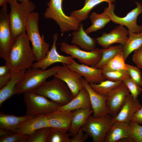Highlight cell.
Instances as JSON below:
<instances>
[{
	"label": "cell",
	"instance_id": "cell-1",
	"mask_svg": "<svg viewBox=\"0 0 142 142\" xmlns=\"http://www.w3.org/2000/svg\"><path fill=\"white\" fill-rule=\"evenodd\" d=\"M25 32L16 38L5 64L12 71L25 72L36 60Z\"/></svg>",
	"mask_w": 142,
	"mask_h": 142
},
{
	"label": "cell",
	"instance_id": "cell-2",
	"mask_svg": "<svg viewBox=\"0 0 142 142\" xmlns=\"http://www.w3.org/2000/svg\"><path fill=\"white\" fill-rule=\"evenodd\" d=\"M11 11L9 14V23L11 32L15 39L25 32L28 21L31 13L36 8L31 1H24L18 3L16 0H9Z\"/></svg>",
	"mask_w": 142,
	"mask_h": 142
},
{
	"label": "cell",
	"instance_id": "cell-3",
	"mask_svg": "<svg viewBox=\"0 0 142 142\" xmlns=\"http://www.w3.org/2000/svg\"><path fill=\"white\" fill-rule=\"evenodd\" d=\"M61 67L57 65L44 71L32 67L27 69L23 79L16 86L15 94L33 91L44 83L47 78L54 76Z\"/></svg>",
	"mask_w": 142,
	"mask_h": 142
},
{
	"label": "cell",
	"instance_id": "cell-4",
	"mask_svg": "<svg viewBox=\"0 0 142 142\" xmlns=\"http://www.w3.org/2000/svg\"><path fill=\"white\" fill-rule=\"evenodd\" d=\"M33 92L49 98L61 106L67 104L74 98L66 83L55 77L49 81H45Z\"/></svg>",
	"mask_w": 142,
	"mask_h": 142
},
{
	"label": "cell",
	"instance_id": "cell-5",
	"mask_svg": "<svg viewBox=\"0 0 142 142\" xmlns=\"http://www.w3.org/2000/svg\"><path fill=\"white\" fill-rule=\"evenodd\" d=\"M63 1V0H50L44 13V18L55 20L62 34L70 31H78L80 22L74 17L65 15L62 8Z\"/></svg>",
	"mask_w": 142,
	"mask_h": 142
},
{
	"label": "cell",
	"instance_id": "cell-6",
	"mask_svg": "<svg viewBox=\"0 0 142 142\" xmlns=\"http://www.w3.org/2000/svg\"><path fill=\"white\" fill-rule=\"evenodd\" d=\"M38 14L33 12L30 14L26 27L27 34L32 45L33 52L37 62L43 59L49 51V45L43 36H40L38 29Z\"/></svg>",
	"mask_w": 142,
	"mask_h": 142
},
{
	"label": "cell",
	"instance_id": "cell-7",
	"mask_svg": "<svg viewBox=\"0 0 142 142\" xmlns=\"http://www.w3.org/2000/svg\"><path fill=\"white\" fill-rule=\"evenodd\" d=\"M26 111V115L37 116L48 114L61 106L42 95L33 91L24 93Z\"/></svg>",
	"mask_w": 142,
	"mask_h": 142
},
{
	"label": "cell",
	"instance_id": "cell-8",
	"mask_svg": "<svg viewBox=\"0 0 142 142\" xmlns=\"http://www.w3.org/2000/svg\"><path fill=\"white\" fill-rule=\"evenodd\" d=\"M113 116L109 114L99 118L90 115L82 126L93 142H104L106 135L114 122Z\"/></svg>",
	"mask_w": 142,
	"mask_h": 142
},
{
	"label": "cell",
	"instance_id": "cell-9",
	"mask_svg": "<svg viewBox=\"0 0 142 142\" xmlns=\"http://www.w3.org/2000/svg\"><path fill=\"white\" fill-rule=\"evenodd\" d=\"M60 50L77 59L81 63L94 67L100 61L102 56L101 49L98 48L89 51L81 49L77 45H70L65 42L60 44Z\"/></svg>",
	"mask_w": 142,
	"mask_h": 142
},
{
	"label": "cell",
	"instance_id": "cell-10",
	"mask_svg": "<svg viewBox=\"0 0 142 142\" xmlns=\"http://www.w3.org/2000/svg\"><path fill=\"white\" fill-rule=\"evenodd\" d=\"M0 12V57L6 61L15 38L11 31L7 4L3 6Z\"/></svg>",
	"mask_w": 142,
	"mask_h": 142
},
{
	"label": "cell",
	"instance_id": "cell-11",
	"mask_svg": "<svg viewBox=\"0 0 142 142\" xmlns=\"http://www.w3.org/2000/svg\"><path fill=\"white\" fill-rule=\"evenodd\" d=\"M136 7L131 10L123 17H120L114 13V4H109L107 12L111 21L114 23L126 26L131 32L138 33L142 31V25H138L137 20L138 16L142 13V4L139 2H135Z\"/></svg>",
	"mask_w": 142,
	"mask_h": 142
},
{
	"label": "cell",
	"instance_id": "cell-12",
	"mask_svg": "<svg viewBox=\"0 0 142 142\" xmlns=\"http://www.w3.org/2000/svg\"><path fill=\"white\" fill-rule=\"evenodd\" d=\"M53 43L52 47L49 50L46 56L42 60L33 63L32 67L41 69L44 71L53 64L60 62L66 65L71 64L73 59L71 56H64L59 54L57 52L56 47V42L58 39L57 33L53 36Z\"/></svg>",
	"mask_w": 142,
	"mask_h": 142
},
{
	"label": "cell",
	"instance_id": "cell-13",
	"mask_svg": "<svg viewBox=\"0 0 142 142\" xmlns=\"http://www.w3.org/2000/svg\"><path fill=\"white\" fill-rule=\"evenodd\" d=\"M63 64V66L54 76L66 83L74 98L84 87L82 81V76L78 72L70 69L65 64Z\"/></svg>",
	"mask_w": 142,
	"mask_h": 142
},
{
	"label": "cell",
	"instance_id": "cell-14",
	"mask_svg": "<svg viewBox=\"0 0 142 142\" xmlns=\"http://www.w3.org/2000/svg\"><path fill=\"white\" fill-rule=\"evenodd\" d=\"M130 93L128 88L123 82L118 87L109 92L106 104L109 108L110 115L114 117L117 114Z\"/></svg>",
	"mask_w": 142,
	"mask_h": 142
},
{
	"label": "cell",
	"instance_id": "cell-15",
	"mask_svg": "<svg viewBox=\"0 0 142 142\" xmlns=\"http://www.w3.org/2000/svg\"><path fill=\"white\" fill-rule=\"evenodd\" d=\"M129 30L124 26L120 25L116 27L109 33L104 32L102 36L96 39L97 42L104 49L111 44L118 43L124 46L128 38Z\"/></svg>",
	"mask_w": 142,
	"mask_h": 142
},
{
	"label": "cell",
	"instance_id": "cell-16",
	"mask_svg": "<svg viewBox=\"0 0 142 142\" xmlns=\"http://www.w3.org/2000/svg\"><path fill=\"white\" fill-rule=\"evenodd\" d=\"M82 81L89 95L91 107L93 110V116L99 118L109 114V109L106 104L107 96L100 95L95 92L84 78H82Z\"/></svg>",
	"mask_w": 142,
	"mask_h": 142
},
{
	"label": "cell",
	"instance_id": "cell-17",
	"mask_svg": "<svg viewBox=\"0 0 142 142\" xmlns=\"http://www.w3.org/2000/svg\"><path fill=\"white\" fill-rule=\"evenodd\" d=\"M66 65L70 69L80 73L84 77V80L87 83L97 84L106 80L101 69L83 64H79L74 59L71 64Z\"/></svg>",
	"mask_w": 142,
	"mask_h": 142
},
{
	"label": "cell",
	"instance_id": "cell-18",
	"mask_svg": "<svg viewBox=\"0 0 142 142\" xmlns=\"http://www.w3.org/2000/svg\"><path fill=\"white\" fill-rule=\"evenodd\" d=\"M73 115V111H55L46 114L52 130L67 132L69 130Z\"/></svg>",
	"mask_w": 142,
	"mask_h": 142
},
{
	"label": "cell",
	"instance_id": "cell-19",
	"mask_svg": "<svg viewBox=\"0 0 142 142\" xmlns=\"http://www.w3.org/2000/svg\"><path fill=\"white\" fill-rule=\"evenodd\" d=\"M49 126L46 115H40L23 121L17 127L16 133L28 136L40 128Z\"/></svg>",
	"mask_w": 142,
	"mask_h": 142
},
{
	"label": "cell",
	"instance_id": "cell-20",
	"mask_svg": "<svg viewBox=\"0 0 142 142\" xmlns=\"http://www.w3.org/2000/svg\"><path fill=\"white\" fill-rule=\"evenodd\" d=\"M142 107L138 98H135L129 94L120 110L113 117L114 121L129 123L133 115Z\"/></svg>",
	"mask_w": 142,
	"mask_h": 142
},
{
	"label": "cell",
	"instance_id": "cell-21",
	"mask_svg": "<svg viewBox=\"0 0 142 142\" xmlns=\"http://www.w3.org/2000/svg\"><path fill=\"white\" fill-rule=\"evenodd\" d=\"M91 108L92 107L89 95L84 87L76 97L67 104L60 106L56 111H72L78 109Z\"/></svg>",
	"mask_w": 142,
	"mask_h": 142
},
{
	"label": "cell",
	"instance_id": "cell-22",
	"mask_svg": "<svg viewBox=\"0 0 142 142\" xmlns=\"http://www.w3.org/2000/svg\"><path fill=\"white\" fill-rule=\"evenodd\" d=\"M129 134V122L114 121L106 135L104 142H118L128 137Z\"/></svg>",
	"mask_w": 142,
	"mask_h": 142
},
{
	"label": "cell",
	"instance_id": "cell-23",
	"mask_svg": "<svg viewBox=\"0 0 142 142\" xmlns=\"http://www.w3.org/2000/svg\"><path fill=\"white\" fill-rule=\"evenodd\" d=\"M88 34L84 30L83 24L80 23L79 29L72 33L71 43L87 51L94 49L95 48L96 40Z\"/></svg>",
	"mask_w": 142,
	"mask_h": 142
},
{
	"label": "cell",
	"instance_id": "cell-24",
	"mask_svg": "<svg viewBox=\"0 0 142 142\" xmlns=\"http://www.w3.org/2000/svg\"><path fill=\"white\" fill-rule=\"evenodd\" d=\"M72 111L73 115L69 131L70 136H73L76 134L89 117L93 113V110L91 108L88 109H78Z\"/></svg>",
	"mask_w": 142,
	"mask_h": 142
},
{
	"label": "cell",
	"instance_id": "cell-25",
	"mask_svg": "<svg viewBox=\"0 0 142 142\" xmlns=\"http://www.w3.org/2000/svg\"><path fill=\"white\" fill-rule=\"evenodd\" d=\"M12 72L11 80L7 85L0 90V107L5 100L15 94L16 86L23 79L25 73L19 71Z\"/></svg>",
	"mask_w": 142,
	"mask_h": 142
},
{
	"label": "cell",
	"instance_id": "cell-26",
	"mask_svg": "<svg viewBox=\"0 0 142 142\" xmlns=\"http://www.w3.org/2000/svg\"><path fill=\"white\" fill-rule=\"evenodd\" d=\"M35 116H18L7 114L1 112L0 113V128L16 133L17 126L24 120Z\"/></svg>",
	"mask_w": 142,
	"mask_h": 142
},
{
	"label": "cell",
	"instance_id": "cell-27",
	"mask_svg": "<svg viewBox=\"0 0 142 142\" xmlns=\"http://www.w3.org/2000/svg\"><path fill=\"white\" fill-rule=\"evenodd\" d=\"M89 18L92 24L85 30L87 34L103 28L111 21L108 14L107 7L105 8L103 12L101 14L92 12L89 16Z\"/></svg>",
	"mask_w": 142,
	"mask_h": 142
},
{
	"label": "cell",
	"instance_id": "cell-28",
	"mask_svg": "<svg viewBox=\"0 0 142 142\" xmlns=\"http://www.w3.org/2000/svg\"><path fill=\"white\" fill-rule=\"evenodd\" d=\"M84 6L81 9L75 10L70 13L71 16L75 18L80 23L88 17L89 13L95 6L104 2H107L108 4L115 2V0H85Z\"/></svg>",
	"mask_w": 142,
	"mask_h": 142
},
{
	"label": "cell",
	"instance_id": "cell-29",
	"mask_svg": "<svg viewBox=\"0 0 142 142\" xmlns=\"http://www.w3.org/2000/svg\"><path fill=\"white\" fill-rule=\"evenodd\" d=\"M128 38L122 51L125 61L130 54L142 45V31L135 33L129 30Z\"/></svg>",
	"mask_w": 142,
	"mask_h": 142
},
{
	"label": "cell",
	"instance_id": "cell-30",
	"mask_svg": "<svg viewBox=\"0 0 142 142\" xmlns=\"http://www.w3.org/2000/svg\"><path fill=\"white\" fill-rule=\"evenodd\" d=\"M124 46L121 44L110 46L107 48L101 49L102 56L101 60L94 67L102 69L119 52L122 51Z\"/></svg>",
	"mask_w": 142,
	"mask_h": 142
},
{
	"label": "cell",
	"instance_id": "cell-31",
	"mask_svg": "<svg viewBox=\"0 0 142 142\" xmlns=\"http://www.w3.org/2000/svg\"><path fill=\"white\" fill-rule=\"evenodd\" d=\"M122 82L105 80L97 84L89 83L91 88L98 94L107 96L109 92L118 87Z\"/></svg>",
	"mask_w": 142,
	"mask_h": 142
},
{
	"label": "cell",
	"instance_id": "cell-32",
	"mask_svg": "<svg viewBox=\"0 0 142 142\" xmlns=\"http://www.w3.org/2000/svg\"><path fill=\"white\" fill-rule=\"evenodd\" d=\"M125 62L122 51H121L119 52L101 69L103 70L108 71L127 70Z\"/></svg>",
	"mask_w": 142,
	"mask_h": 142
},
{
	"label": "cell",
	"instance_id": "cell-33",
	"mask_svg": "<svg viewBox=\"0 0 142 142\" xmlns=\"http://www.w3.org/2000/svg\"><path fill=\"white\" fill-rule=\"evenodd\" d=\"M129 124V136L120 140L118 142H142V126L133 121H130Z\"/></svg>",
	"mask_w": 142,
	"mask_h": 142
},
{
	"label": "cell",
	"instance_id": "cell-34",
	"mask_svg": "<svg viewBox=\"0 0 142 142\" xmlns=\"http://www.w3.org/2000/svg\"><path fill=\"white\" fill-rule=\"evenodd\" d=\"M102 71V74L105 79L113 81L123 82L127 78H131L126 70Z\"/></svg>",
	"mask_w": 142,
	"mask_h": 142
},
{
	"label": "cell",
	"instance_id": "cell-35",
	"mask_svg": "<svg viewBox=\"0 0 142 142\" xmlns=\"http://www.w3.org/2000/svg\"><path fill=\"white\" fill-rule=\"evenodd\" d=\"M51 130L50 126L40 128L28 136L24 142H46L47 136Z\"/></svg>",
	"mask_w": 142,
	"mask_h": 142
},
{
	"label": "cell",
	"instance_id": "cell-36",
	"mask_svg": "<svg viewBox=\"0 0 142 142\" xmlns=\"http://www.w3.org/2000/svg\"><path fill=\"white\" fill-rule=\"evenodd\" d=\"M70 136L67 132L51 130L47 136L46 142H70Z\"/></svg>",
	"mask_w": 142,
	"mask_h": 142
},
{
	"label": "cell",
	"instance_id": "cell-37",
	"mask_svg": "<svg viewBox=\"0 0 142 142\" xmlns=\"http://www.w3.org/2000/svg\"><path fill=\"white\" fill-rule=\"evenodd\" d=\"M129 89L130 94L135 98H138L142 91L141 86L131 78L126 79L122 82Z\"/></svg>",
	"mask_w": 142,
	"mask_h": 142
},
{
	"label": "cell",
	"instance_id": "cell-38",
	"mask_svg": "<svg viewBox=\"0 0 142 142\" xmlns=\"http://www.w3.org/2000/svg\"><path fill=\"white\" fill-rule=\"evenodd\" d=\"M127 71L130 77L141 86L142 85V73L140 69L136 67L126 64Z\"/></svg>",
	"mask_w": 142,
	"mask_h": 142
},
{
	"label": "cell",
	"instance_id": "cell-39",
	"mask_svg": "<svg viewBox=\"0 0 142 142\" xmlns=\"http://www.w3.org/2000/svg\"><path fill=\"white\" fill-rule=\"evenodd\" d=\"M28 136L17 133H12L0 137V142H24Z\"/></svg>",
	"mask_w": 142,
	"mask_h": 142
},
{
	"label": "cell",
	"instance_id": "cell-40",
	"mask_svg": "<svg viewBox=\"0 0 142 142\" xmlns=\"http://www.w3.org/2000/svg\"><path fill=\"white\" fill-rule=\"evenodd\" d=\"M132 59L137 66L142 69V45L134 51Z\"/></svg>",
	"mask_w": 142,
	"mask_h": 142
},
{
	"label": "cell",
	"instance_id": "cell-41",
	"mask_svg": "<svg viewBox=\"0 0 142 142\" xmlns=\"http://www.w3.org/2000/svg\"><path fill=\"white\" fill-rule=\"evenodd\" d=\"M82 127L78 130L76 134L70 138V142H84L88 136L85 133H84Z\"/></svg>",
	"mask_w": 142,
	"mask_h": 142
},
{
	"label": "cell",
	"instance_id": "cell-42",
	"mask_svg": "<svg viewBox=\"0 0 142 142\" xmlns=\"http://www.w3.org/2000/svg\"><path fill=\"white\" fill-rule=\"evenodd\" d=\"M12 72L11 71L7 74L0 77V89H1L10 81L11 79Z\"/></svg>",
	"mask_w": 142,
	"mask_h": 142
},
{
	"label": "cell",
	"instance_id": "cell-43",
	"mask_svg": "<svg viewBox=\"0 0 142 142\" xmlns=\"http://www.w3.org/2000/svg\"><path fill=\"white\" fill-rule=\"evenodd\" d=\"M130 121L135 122L139 124H142V107L133 115Z\"/></svg>",
	"mask_w": 142,
	"mask_h": 142
},
{
	"label": "cell",
	"instance_id": "cell-44",
	"mask_svg": "<svg viewBox=\"0 0 142 142\" xmlns=\"http://www.w3.org/2000/svg\"><path fill=\"white\" fill-rule=\"evenodd\" d=\"M11 70L6 65L0 67V77L5 75Z\"/></svg>",
	"mask_w": 142,
	"mask_h": 142
},
{
	"label": "cell",
	"instance_id": "cell-45",
	"mask_svg": "<svg viewBox=\"0 0 142 142\" xmlns=\"http://www.w3.org/2000/svg\"><path fill=\"white\" fill-rule=\"evenodd\" d=\"M14 133L0 128V136L5 135Z\"/></svg>",
	"mask_w": 142,
	"mask_h": 142
},
{
	"label": "cell",
	"instance_id": "cell-46",
	"mask_svg": "<svg viewBox=\"0 0 142 142\" xmlns=\"http://www.w3.org/2000/svg\"><path fill=\"white\" fill-rule=\"evenodd\" d=\"M9 0H0V6H3L4 4L8 3Z\"/></svg>",
	"mask_w": 142,
	"mask_h": 142
},
{
	"label": "cell",
	"instance_id": "cell-47",
	"mask_svg": "<svg viewBox=\"0 0 142 142\" xmlns=\"http://www.w3.org/2000/svg\"><path fill=\"white\" fill-rule=\"evenodd\" d=\"M18 0L21 2L22 1H29V0Z\"/></svg>",
	"mask_w": 142,
	"mask_h": 142
}]
</instances>
